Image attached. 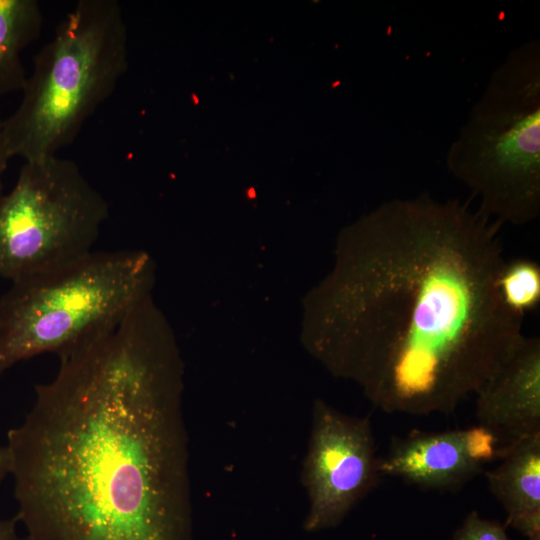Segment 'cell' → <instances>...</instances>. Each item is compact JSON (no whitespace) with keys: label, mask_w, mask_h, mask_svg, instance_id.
Instances as JSON below:
<instances>
[{"label":"cell","mask_w":540,"mask_h":540,"mask_svg":"<svg viewBox=\"0 0 540 540\" xmlns=\"http://www.w3.org/2000/svg\"><path fill=\"white\" fill-rule=\"evenodd\" d=\"M500 459L485 472L488 489L504 508L507 525L540 540V433L505 446Z\"/></svg>","instance_id":"obj_10"},{"label":"cell","mask_w":540,"mask_h":540,"mask_svg":"<svg viewBox=\"0 0 540 540\" xmlns=\"http://www.w3.org/2000/svg\"><path fill=\"white\" fill-rule=\"evenodd\" d=\"M379 458L368 417L349 416L317 400L301 473L309 500L304 529L336 527L378 484Z\"/></svg>","instance_id":"obj_7"},{"label":"cell","mask_w":540,"mask_h":540,"mask_svg":"<svg viewBox=\"0 0 540 540\" xmlns=\"http://www.w3.org/2000/svg\"><path fill=\"white\" fill-rule=\"evenodd\" d=\"M42 25L37 0H0V95L22 91L27 75L21 54Z\"/></svg>","instance_id":"obj_11"},{"label":"cell","mask_w":540,"mask_h":540,"mask_svg":"<svg viewBox=\"0 0 540 540\" xmlns=\"http://www.w3.org/2000/svg\"><path fill=\"white\" fill-rule=\"evenodd\" d=\"M180 375L147 304L60 358L4 447L28 540H191Z\"/></svg>","instance_id":"obj_2"},{"label":"cell","mask_w":540,"mask_h":540,"mask_svg":"<svg viewBox=\"0 0 540 540\" xmlns=\"http://www.w3.org/2000/svg\"><path fill=\"white\" fill-rule=\"evenodd\" d=\"M109 214L74 161L24 162L0 197V277L13 282L87 255Z\"/></svg>","instance_id":"obj_6"},{"label":"cell","mask_w":540,"mask_h":540,"mask_svg":"<svg viewBox=\"0 0 540 540\" xmlns=\"http://www.w3.org/2000/svg\"><path fill=\"white\" fill-rule=\"evenodd\" d=\"M499 226L457 199L382 203L344 238L318 356L383 412L453 413L523 337L498 288Z\"/></svg>","instance_id":"obj_1"},{"label":"cell","mask_w":540,"mask_h":540,"mask_svg":"<svg viewBox=\"0 0 540 540\" xmlns=\"http://www.w3.org/2000/svg\"><path fill=\"white\" fill-rule=\"evenodd\" d=\"M452 540H510L506 527L498 521L480 517L477 511L470 512L456 530Z\"/></svg>","instance_id":"obj_13"},{"label":"cell","mask_w":540,"mask_h":540,"mask_svg":"<svg viewBox=\"0 0 540 540\" xmlns=\"http://www.w3.org/2000/svg\"><path fill=\"white\" fill-rule=\"evenodd\" d=\"M502 447L487 428L414 430L394 438L379 458L381 477H394L424 490H455L500 458Z\"/></svg>","instance_id":"obj_8"},{"label":"cell","mask_w":540,"mask_h":540,"mask_svg":"<svg viewBox=\"0 0 540 540\" xmlns=\"http://www.w3.org/2000/svg\"><path fill=\"white\" fill-rule=\"evenodd\" d=\"M10 155L3 134V119L0 118V197L3 195V176L7 168Z\"/></svg>","instance_id":"obj_14"},{"label":"cell","mask_w":540,"mask_h":540,"mask_svg":"<svg viewBox=\"0 0 540 540\" xmlns=\"http://www.w3.org/2000/svg\"><path fill=\"white\" fill-rule=\"evenodd\" d=\"M446 164L490 219L523 225L539 216V39L518 45L494 69Z\"/></svg>","instance_id":"obj_5"},{"label":"cell","mask_w":540,"mask_h":540,"mask_svg":"<svg viewBox=\"0 0 540 540\" xmlns=\"http://www.w3.org/2000/svg\"><path fill=\"white\" fill-rule=\"evenodd\" d=\"M127 41L117 0H79L34 57L21 102L3 120L10 158L39 161L72 143L126 73Z\"/></svg>","instance_id":"obj_3"},{"label":"cell","mask_w":540,"mask_h":540,"mask_svg":"<svg viewBox=\"0 0 540 540\" xmlns=\"http://www.w3.org/2000/svg\"><path fill=\"white\" fill-rule=\"evenodd\" d=\"M16 517L12 519H3L0 517V540H21L18 536Z\"/></svg>","instance_id":"obj_15"},{"label":"cell","mask_w":540,"mask_h":540,"mask_svg":"<svg viewBox=\"0 0 540 540\" xmlns=\"http://www.w3.org/2000/svg\"><path fill=\"white\" fill-rule=\"evenodd\" d=\"M498 288L504 304L524 316L540 302V266L530 259L505 261L498 277Z\"/></svg>","instance_id":"obj_12"},{"label":"cell","mask_w":540,"mask_h":540,"mask_svg":"<svg viewBox=\"0 0 540 540\" xmlns=\"http://www.w3.org/2000/svg\"><path fill=\"white\" fill-rule=\"evenodd\" d=\"M8 474V465L5 448L0 447V484Z\"/></svg>","instance_id":"obj_16"},{"label":"cell","mask_w":540,"mask_h":540,"mask_svg":"<svg viewBox=\"0 0 540 540\" xmlns=\"http://www.w3.org/2000/svg\"><path fill=\"white\" fill-rule=\"evenodd\" d=\"M149 256L92 251L12 282L0 298V376L44 353L66 356L116 328L148 298Z\"/></svg>","instance_id":"obj_4"},{"label":"cell","mask_w":540,"mask_h":540,"mask_svg":"<svg viewBox=\"0 0 540 540\" xmlns=\"http://www.w3.org/2000/svg\"><path fill=\"white\" fill-rule=\"evenodd\" d=\"M479 425L502 449L540 433V339L524 336L509 357L475 393Z\"/></svg>","instance_id":"obj_9"}]
</instances>
